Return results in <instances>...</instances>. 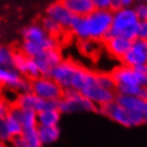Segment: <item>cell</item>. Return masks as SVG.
Segmentation results:
<instances>
[{"instance_id":"ba28073f","label":"cell","mask_w":147,"mask_h":147,"mask_svg":"<svg viewBox=\"0 0 147 147\" xmlns=\"http://www.w3.org/2000/svg\"><path fill=\"white\" fill-rule=\"evenodd\" d=\"M78 50L82 55L90 59L93 62H97L99 60L103 49L102 42L98 38H78L77 40Z\"/></svg>"},{"instance_id":"9c48e42d","label":"cell","mask_w":147,"mask_h":147,"mask_svg":"<svg viewBox=\"0 0 147 147\" xmlns=\"http://www.w3.org/2000/svg\"><path fill=\"white\" fill-rule=\"evenodd\" d=\"M103 45V48L109 52V55L114 57L115 59L119 60V62H123L124 57L127 55V52L132 47L133 40H129L121 37H115L110 40H101Z\"/></svg>"},{"instance_id":"cb8c5ba5","label":"cell","mask_w":147,"mask_h":147,"mask_svg":"<svg viewBox=\"0 0 147 147\" xmlns=\"http://www.w3.org/2000/svg\"><path fill=\"white\" fill-rule=\"evenodd\" d=\"M138 38L147 40V22H141L140 24H139Z\"/></svg>"},{"instance_id":"44dd1931","label":"cell","mask_w":147,"mask_h":147,"mask_svg":"<svg viewBox=\"0 0 147 147\" xmlns=\"http://www.w3.org/2000/svg\"><path fill=\"white\" fill-rule=\"evenodd\" d=\"M10 140H11V136L7 131L5 119L0 118V142L5 143V142H10Z\"/></svg>"},{"instance_id":"7a4b0ae2","label":"cell","mask_w":147,"mask_h":147,"mask_svg":"<svg viewBox=\"0 0 147 147\" xmlns=\"http://www.w3.org/2000/svg\"><path fill=\"white\" fill-rule=\"evenodd\" d=\"M30 83L32 93L40 98L53 101H61L64 99V88L52 79L42 77L30 81Z\"/></svg>"},{"instance_id":"6da1fadb","label":"cell","mask_w":147,"mask_h":147,"mask_svg":"<svg viewBox=\"0 0 147 147\" xmlns=\"http://www.w3.org/2000/svg\"><path fill=\"white\" fill-rule=\"evenodd\" d=\"M98 111L103 115H106L107 117L113 119L114 121H117L121 125H124L126 127L140 126L144 124L145 121H147L146 117L144 115L133 112V111L127 110L117 105L115 101L99 106Z\"/></svg>"},{"instance_id":"52a82bcc","label":"cell","mask_w":147,"mask_h":147,"mask_svg":"<svg viewBox=\"0 0 147 147\" xmlns=\"http://www.w3.org/2000/svg\"><path fill=\"white\" fill-rule=\"evenodd\" d=\"M147 63V40L136 38L132 47L124 57L121 65L127 67H134Z\"/></svg>"},{"instance_id":"e0dca14e","label":"cell","mask_w":147,"mask_h":147,"mask_svg":"<svg viewBox=\"0 0 147 147\" xmlns=\"http://www.w3.org/2000/svg\"><path fill=\"white\" fill-rule=\"evenodd\" d=\"M60 112L59 110H47L37 112V117L40 121V125L46 126V127H53L58 124L60 119Z\"/></svg>"},{"instance_id":"d6986e66","label":"cell","mask_w":147,"mask_h":147,"mask_svg":"<svg viewBox=\"0 0 147 147\" xmlns=\"http://www.w3.org/2000/svg\"><path fill=\"white\" fill-rule=\"evenodd\" d=\"M5 123H7V131H9V134L11 136V139L12 138H15V136H22V125L13 116H11L10 114H7V118H5Z\"/></svg>"},{"instance_id":"277c9868","label":"cell","mask_w":147,"mask_h":147,"mask_svg":"<svg viewBox=\"0 0 147 147\" xmlns=\"http://www.w3.org/2000/svg\"><path fill=\"white\" fill-rule=\"evenodd\" d=\"M80 66V63L71 58L63 60L59 65L51 69L49 79L55 81L63 88H71V79L74 74L79 69Z\"/></svg>"},{"instance_id":"8992f818","label":"cell","mask_w":147,"mask_h":147,"mask_svg":"<svg viewBox=\"0 0 147 147\" xmlns=\"http://www.w3.org/2000/svg\"><path fill=\"white\" fill-rule=\"evenodd\" d=\"M22 33L25 40L32 42L34 44L38 45L40 47L44 48V49L59 48L50 40V37L48 36L47 33L44 31V29L36 22H33L30 26L24 28Z\"/></svg>"},{"instance_id":"ffe728a7","label":"cell","mask_w":147,"mask_h":147,"mask_svg":"<svg viewBox=\"0 0 147 147\" xmlns=\"http://www.w3.org/2000/svg\"><path fill=\"white\" fill-rule=\"evenodd\" d=\"M0 65L7 67L9 69H14L10 47H5V46L0 45Z\"/></svg>"},{"instance_id":"8fae6325","label":"cell","mask_w":147,"mask_h":147,"mask_svg":"<svg viewBox=\"0 0 147 147\" xmlns=\"http://www.w3.org/2000/svg\"><path fill=\"white\" fill-rule=\"evenodd\" d=\"M59 2L73 15L79 17H88L93 12L97 11L92 0H63Z\"/></svg>"},{"instance_id":"603a6c76","label":"cell","mask_w":147,"mask_h":147,"mask_svg":"<svg viewBox=\"0 0 147 147\" xmlns=\"http://www.w3.org/2000/svg\"><path fill=\"white\" fill-rule=\"evenodd\" d=\"M94 5L96 10H102V11H110L111 1L109 0H94Z\"/></svg>"},{"instance_id":"d4e9b609","label":"cell","mask_w":147,"mask_h":147,"mask_svg":"<svg viewBox=\"0 0 147 147\" xmlns=\"http://www.w3.org/2000/svg\"><path fill=\"white\" fill-rule=\"evenodd\" d=\"M0 147H7L5 145V143H2V142H0Z\"/></svg>"},{"instance_id":"ac0fdd59","label":"cell","mask_w":147,"mask_h":147,"mask_svg":"<svg viewBox=\"0 0 147 147\" xmlns=\"http://www.w3.org/2000/svg\"><path fill=\"white\" fill-rule=\"evenodd\" d=\"M22 136L25 138L29 147H40V141L36 128L22 129Z\"/></svg>"},{"instance_id":"4fadbf2b","label":"cell","mask_w":147,"mask_h":147,"mask_svg":"<svg viewBox=\"0 0 147 147\" xmlns=\"http://www.w3.org/2000/svg\"><path fill=\"white\" fill-rule=\"evenodd\" d=\"M46 15L60 25L70 28V22H71L74 15L67 10L66 7H64L62 4H60L59 1L50 4L46 9Z\"/></svg>"},{"instance_id":"7c38bea8","label":"cell","mask_w":147,"mask_h":147,"mask_svg":"<svg viewBox=\"0 0 147 147\" xmlns=\"http://www.w3.org/2000/svg\"><path fill=\"white\" fill-rule=\"evenodd\" d=\"M114 101L127 110L142 114L147 119V101H145V100L133 97V96L116 94Z\"/></svg>"},{"instance_id":"3957f363","label":"cell","mask_w":147,"mask_h":147,"mask_svg":"<svg viewBox=\"0 0 147 147\" xmlns=\"http://www.w3.org/2000/svg\"><path fill=\"white\" fill-rule=\"evenodd\" d=\"M85 19H86L90 37L99 40L112 26L113 14L110 11L97 10L93 12L91 15H88Z\"/></svg>"},{"instance_id":"7402d4cb","label":"cell","mask_w":147,"mask_h":147,"mask_svg":"<svg viewBox=\"0 0 147 147\" xmlns=\"http://www.w3.org/2000/svg\"><path fill=\"white\" fill-rule=\"evenodd\" d=\"M134 13L141 22H147V3H139L136 7Z\"/></svg>"},{"instance_id":"5bb4252c","label":"cell","mask_w":147,"mask_h":147,"mask_svg":"<svg viewBox=\"0 0 147 147\" xmlns=\"http://www.w3.org/2000/svg\"><path fill=\"white\" fill-rule=\"evenodd\" d=\"M134 24H138V17L134 11L123 9L114 14L112 27L117 30H124Z\"/></svg>"},{"instance_id":"9a60e30c","label":"cell","mask_w":147,"mask_h":147,"mask_svg":"<svg viewBox=\"0 0 147 147\" xmlns=\"http://www.w3.org/2000/svg\"><path fill=\"white\" fill-rule=\"evenodd\" d=\"M36 129H37V134H38L40 143H44V144L52 143L60 136V130L57 126L46 127V126H42L37 124Z\"/></svg>"},{"instance_id":"30bf717a","label":"cell","mask_w":147,"mask_h":147,"mask_svg":"<svg viewBox=\"0 0 147 147\" xmlns=\"http://www.w3.org/2000/svg\"><path fill=\"white\" fill-rule=\"evenodd\" d=\"M81 94L84 96L85 98L91 100L93 103H98V107L102 106V105H106V103L113 102L114 99H115V96H116L114 93L101 88L97 83L90 85L86 88H84L81 92Z\"/></svg>"},{"instance_id":"5b68a950","label":"cell","mask_w":147,"mask_h":147,"mask_svg":"<svg viewBox=\"0 0 147 147\" xmlns=\"http://www.w3.org/2000/svg\"><path fill=\"white\" fill-rule=\"evenodd\" d=\"M111 76L117 83L130 85H138V86H146L147 77L142 74L136 73V70L127 66H116L110 71Z\"/></svg>"},{"instance_id":"2e32d148","label":"cell","mask_w":147,"mask_h":147,"mask_svg":"<svg viewBox=\"0 0 147 147\" xmlns=\"http://www.w3.org/2000/svg\"><path fill=\"white\" fill-rule=\"evenodd\" d=\"M86 17H79V16H73L71 22H70V29L73 30L75 35H77L78 38H88L90 33L86 25Z\"/></svg>"}]
</instances>
